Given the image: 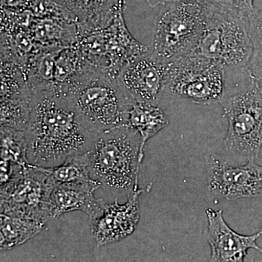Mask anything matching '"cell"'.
Returning a JSON list of instances; mask_svg holds the SVG:
<instances>
[{"label":"cell","instance_id":"cell-1","mask_svg":"<svg viewBox=\"0 0 262 262\" xmlns=\"http://www.w3.org/2000/svg\"><path fill=\"white\" fill-rule=\"evenodd\" d=\"M27 129V158L40 168H53L89 152L98 135L90 130L56 88L33 91Z\"/></svg>","mask_w":262,"mask_h":262},{"label":"cell","instance_id":"cell-2","mask_svg":"<svg viewBox=\"0 0 262 262\" xmlns=\"http://www.w3.org/2000/svg\"><path fill=\"white\" fill-rule=\"evenodd\" d=\"M55 88L86 126L97 134L125 125L134 104L116 77L101 71H83Z\"/></svg>","mask_w":262,"mask_h":262},{"label":"cell","instance_id":"cell-3","mask_svg":"<svg viewBox=\"0 0 262 262\" xmlns=\"http://www.w3.org/2000/svg\"><path fill=\"white\" fill-rule=\"evenodd\" d=\"M141 146L140 135L126 125L98 134L89 151L91 178L106 192L128 199L139 189Z\"/></svg>","mask_w":262,"mask_h":262},{"label":"cell","instance_id":"cell-4","mask_svg":"<svg viewBox=\"0 0 262 262\" xmlns=\"http://www.w3.org/2000/svg\"><path fill=\"white\" fill-rule=\"evenodd\" d=\"M204 6V31L194 53L225 69H245L252 53L247 18L234 5Z\"/></svg>","mask_w":262,"mask_h":262},{"label":"cell","instance_id":"cell-5","mask_svg":"<svg viewBox=\"0 0 262 262\" xmlns=\"http://www.w3.org/2000/svg\"><path fill=\"white\" fill-rule=\"evenodd\" d=\"M161 5L155 19L151 51L165 62L194 53L204 31V3L180 0Z\"/></svg>","mask_w":262,"mask_h":262},{"label":"cell","instance_id":"cell-6","mask_svg":"<svg viewBox=\"0 0 262 262\" xmlns=\"http://www.w3.org/2000/svg\"><path fill=\"white\" fill-rule=\"evenodd\" d=\"M225 68L191 53L167 62L165 92L198 104L220 103L225 98Z\"/></svg>","mask_w":262,"mask_h":262},{"label":"cell","instance_id":"cell-7","mask_svg":"<svg viewBox=\"0 0 262 262\" xmlns=\"http://www.w3.org/2000/svg\"><path fill=\"white\" fill-rule=\"evenodd\" d=\"M241 94L220 103L228 120L226 150L247 161H256L262 146V89L249 80Z\"/></svg>","mask_w":262,"mask_h":262},{"label":"cell","instance_id":"cell-8","mask_svg":"<svg viewBox=\"0 0 262 262\" xmlns=\"http://www.w3.org/2000/svg\"><path fill=\"white\" fill-rule=\"evenodd\" d=\"M44 169L29 165L22 173L1 185V213L24 215L47 224L51 189Z\"/></svg>","mask_w":262,"mask_h":262},{"label":"cell","instance_id":"cell-9","mask_svg":"<svg viewBox=\"0 0 262 262\" xmlns=\"http://www.w3.org/2000/svg\"><path fill=\"white\" fill-rule=\"evenodd\" d=\"M166 67L167 62L148 48L122 67L117 82L133 103L158 105L165 93Z\"/></svg>","mask_w":262,"mask_h":262},{"label":"cell","instance_id":"cell-10","mask_svg":"<svg viewBox=\"0 0 262 262\" xmlns=\"http://www.w3.org/2000/svg\"><path fill=\"white\" fill-rule=\"evenodd\" d=\"M208 190L234 201L262 196V166L256 161L246 165H230L216 155L206 157Z\"/></svg>","mask_w":262,"mask_h":262},{"label":"cell","instance_id":"cell-11","mask_svg":"<svg viewBox=\"0 0 262 262\" xmlns=\"http://www.w3.org/2000/svg\"><path fill=\"white\" fill-rule=\"evenodd\" d=\"M207 239L211 246L210 261L242 262L249 249H255L262 255V248L256 243L262 237V231L253 235H243L231 229L226 223L222 211L208 208Z\"/></svg>","mask_w":262,"mask_h":262},{"label":"cell","instance_id":"cell-12","mask_svg":"<svg viewBox=\"0 0 262 262\" xmlns=\"http://www.w3.org/2000/svg\"><path fill=\"white\" fill-rule=\"evenodd\" d=\"M144 192L137 189L124 204L105 206L102 214L91 220V232L98 246H106L122 241L135 231L139 220V196Z\"/></svg>","mask_w":262,"mask_h":262},{"label":"cell","instance_id":"cell-13","mask_svg":"<svg viewBox=\"0 0 262 262\" xmlns=\"http://www.w3.org/2000/svg\"><path fill=\"white\" fill-rule=\"evenodd\" d=\"M99 187L101 184L97 181L55 186L48 198L51 220H56L66 213L75 211L83 212L91 220L100 216L106 203L101 198L94 195Z\"/></svg>","mask_w":262,"mask_h":262},{"label":"cell","instance_id":"cell-14","mask_svg":"<svg viewBox=\"0 0 262 262\" xmlns=\"http://www.w3.org/2000/svg\"><path fill=\"white\" fill-rule=\"evenodd\" d=\"M168 125V117L158 105L134 103L127 112L125 125L136 130L140 135L141 151L144 154V147L148 140Z\"/></svg>","mask_w":262,"mask_h":262},{"label":"cell","instance_id":"cell-15","mask_svg":"<svg viewBox=\"0 0 262 262\" xmlns=\"http://www.w3.org/2000/svg\"><path fill=\"white\" fill-rule=\"evenodd\" d=\"M46 223L24 215L1 213L2 251L20 246L39 234Z\"/></svg>","mask_w":262,"mask_h":262},{"label":"cell","instance_id":"cell-16","mask_svg":"<svg viewBox=\"0 0 262 262\" xmlns=\"http://www.w3.org/2000/svg\"><path fill=\"white\" fill-rule=\"evenodd\" d=\"M42 168L47 175L46 182L51 189L60 184L96 181L91 178L90 174L89 152L71 157L58 166Z\"/></svg>","mask_w":262,"mask_h":262},{"label":"cell","instance_id":"cell-17","mask_svg":"<svg viewBox=\"0 0 262 262\" xmlns=\"http://www.w3.org/2000/svg\"><path fill=\"white\" fill-rule=\"evenodd\" d=\"M27 149L25 130L1 125V166H28Z\"/></svg>","mask_w":262,"mask_h":262},{"label":"cell","instance_id":"cell-18","mask_svg":"<svg viewBox=\"0 0 262 262\" xmlns=\"http://www.w3.org/2000/svg\"><path fill=\"white\" fill-rule=\"evenodd\" d=\"M246 18L252 53L244 70L249 80L262 89V13L256 9L248 13Z\"/></svg>","mask_w":262,"mask_h":262},{"label":"cell","instance_id":"cell-19","mask_svg":"<svg viewBox=\"0 0 262 262\" xmlns=\"http://www.w3.org/2000/svg\"><path fill=\"white\" fill-rule=\"evenodd\" d=\"M255 0H233L234 4L244 16H247L248 13L256 10L253 3Z\"/></svg>","mask_w":262,"mask_h":262},{"label":"cell","instance_id":"cell-20","mask_svg":"<svg viewBox=\"0 0 262 262\" xmlns=\"http://www.w3.org/2000/svg\"><path fill=\"white\" fill-rule=\"evenodd\" d=\"M146 1L151 6H157V5H158V0H146Z\"/></svg>","mask_w":262,"mask_h":262},{"label":"cell","instance_id":"cell-21","mask_svg":"<svg viewBox=\"0 0 262 262\" xmlns=\"http://www.w3.org/2000/svg\"><path fill=\"white\" fill-rule=\"evenodd\" d=\"M261 231H262V229H261Z\"/></svg>","mask_w":262,"mask_h":262}]
</instances>
